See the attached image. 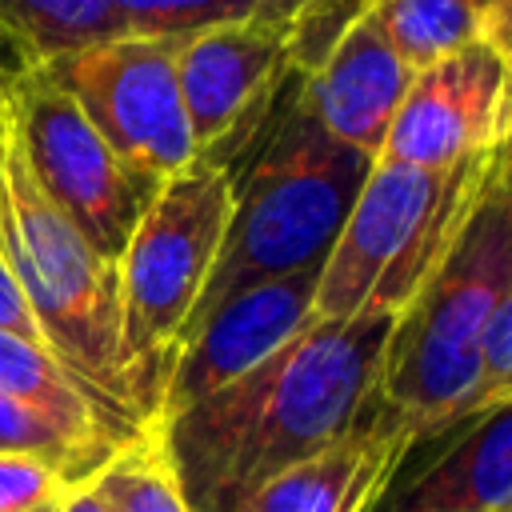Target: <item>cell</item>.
<instances>
[{
    "label": "cell",
    "mask_w": 512,
    "mask_h": 512,
    "mask_svg": "<svg viewBox=\"0 0 512 512\" xmlns=\"http://www.w3.org/2000/svg\"><path fill=\"white\" fill-rule=\"evenodd\" d=\"M396 320L312 316L252 372L164 416L160 436L188 508L232 512L276 472L336 444L376 392Z\"/></svg>",
    "instance_id": "cell-1"
},
{
    "label": "cell",
    "mask_w": 512,
    "mask_h": 512,
    "mask_svg": "<svg viewBox=\"0 0 512 512\" xmlns=\"http://www.w3.org/2000/svg\"><path fill=\"white\" fill-rule=\"evenodd\" d=\"M216 164L232 180V220L184 336L228 296L320 268L372 168L316 124L300 96V72L284 76L252 132Z\"/></svg>",
    "instance_id": "cell-2"
},
{
    "label": "cell",
    "mask_w": 512,
    "mask_h": 512,
    "mask_svg": "<svg viewBox=\"0 0 512 512\" xmlns=\"http://www.w3.org/2000/svg\"><path fill=\"white\" fill-rule=\"evenodd\" d=\"M512 292V124L488 148L468 208L436 268L400 312L372 392L412 444L452 432L480 360V336Z\"/></svg>",
    "instance_id": "cell-3"
},
{
    "label": "cell",
    "mask_w": 512,
    "mask_h": 512,
    "mask_svg": "<svg viewBox=\"0 0 512 512\" xmlns=\"http://www.w3.org/2000/svg\"><path fill=\"white\" fill-rule=\"evenodd\" d=\"M0 68V256L16 276L48 352L92 396L104 424L132 440L148 428L120 340L116 268L104 264L68 216L36 188L16 128L12 80Z\"/></svg>",
    "instance_id": "cell-4"
},
{
    "label": "cell",
    "mask_w": 512,
    "mask_h": 512,
    "mask_svg": "<svg viewBox=\"0 0 512 512\" xmlns=\"http://www.w3.org/2000/svg\"><path fill=\"white\" fill-rule=\"evenodd\" d=\"M228 220V168L196 156L160 184L116 260L124 364L148 424L160 420V400L184 324L216 268Z\"/></svg>",
    "instance_id": "cell-5"
},
{
    "label": "cell",
    "mask_w": 512,
    "mask_h": 512,
    "mask_svg": "<svg viewBox=\"0 0 512 512\" xmlns=\"http://www.w3.org/2000/svg\"><path fill=\"white\" fill-rule=\"evenodd\" d=\"M484 156L452 168H416L376 156L332 252L320 264L312 316H400L448 248Z\"/></svg>",
    "instance_id": "cell-6"
},
{
    "label": "cell",
    "mask_w": 512,
    "mask_h": 512,
    "mask_svg": "<svg viewBox=\"0 0 512 512\" xmlns=\"http://www.w3.org/2000/svg\"><path fill=\"white\" fill-rule=\"evenodd\" d=\"M12 104L20 152L36 188L68 216L84 244L116 268L164 180L124 164L44 64H32L12 80Z\"/></svg>",
    "instance_id": "cell-7"
},
{
    "label": "cell",
    "mask_w": 512,
    "mask_h": 512,
    "mask_svg": "<svg viewBox=\"0 0 512 512\" xmlns=\"http://www.w3.org/2000/svg\"><path fill=\"white\" fill-rule=\"evenodd\" d=\"M176 44L180 40L116 36L40 64L124 164L168 180L196 160L176 84Z\"/></svg>",
    "instance_id": "cell-8"
},
{
    "label": "cell",
    "mask_w": 512,
    "mask_h": 512,
    "mask_svg": "<svg viewBox=\"0 0 512 512\" xmlns=\"http://www.w3.org/2000/svg\"><path fill=\"white\" fill-rule=\"evenodd\" d=\"M288 64V24L244 16L200 28L176 44V84L196 156H228L260 120Z\"/></svg>",
    "instance_id": "cell-9"
},
{
    "label": "cell",
    "mask_w": 512,
    "mask_h": 512,
    "mask_svg": "<svg viewBox=\"0 0 512 512\" xmlns=\"http://www.w3.org/2000/svg\"><path fill=\"white\" fill-rule=\"evenodd\" d=\"M512 124V76L488 40H472L412 72L384 160L452 168L484 156Z\"/></svg>",
    "instance_id": "cell-10"
},
{
    "label": "cell",
    "mask_w": 512,
    "mask_h": 512,
    "mask_svg": "<svg viewBox=\"0 0 512 512\" xmlns=\"http://www.w3.org/2000/svg\"><path fill=\"white\" fill-rule=\"evenodd\" d=\"M316 280H320V268L292 272L280 280L252 284V288L228 296L220 308H212L184 336V344L172 360L164 400H160V420L200 404L204 396H212L224 384L252 372L280 344H288L312 320Z\"/></svg>",
    "instance_id": "cell-11"
},
{
    "label": "cell",
    "mask_w": 512,
    "mask_h": 512,
    "mask_svg": "<svg viewBox=\"0 0 512 512\" xmlns=\"http://www.w3.org/2000/svg\"><path fill=\"white\" fill-rule=\"evenodd\" d=\"M408 80L412 68L400 60L380 24L364 12L336 36L320 64L300 76V96L332 140L376 160Z\"/></svg>",
    "instance_id": "cell-12"
},
{
    "label": "cell",
    "mask_w": 512,
    "mask_h": 512,
    "mask_svg": "<svg viewBox=\"0 0 512 512\" xmlns=\"http://www.w3.org/2000/svg\"><path fill=\"white\" fill-rule=\"evenodd\" d=\"M412 440L368 400L364 416L324 452L276 472L232 512H368L400 472Z\"/></svg>",
    "instance_id": "cell-13"
},
{
    "label": "cell",
    "mask_w": 512,
    "mask_h": 512,
    "mask_svg": "<svg viewBox=\"0 0 512 512\" xmlns=\"http://www.w3.org/2000/svg\"><path fill=\"white\" fill-rule=\"evenodd\" d=\"M424 472L384 488L368 512H504L512 508V396L460 424Z\"/></svg>",
    "instance_id": "cell-14"
},
{
    "label": "cell",
    "mask_w": 512,
    "mask_h": 512,
    "mask_svg": "<svg viewBox=\"0 0 512 512\" xmlns=\"http://www.w3.org/2000/svg\"><path fill=\"white\" fill-rule=\"evenodd\" d=\"M0 392L56 424L92 460H108L124 440L104 424L92 396L68 376V368L36 340L0 332Z\"/></svg>",
    "instance_id": "cell-15"
},
{
    "label": "cell",
    "mask_w": 512,
    "mask_h": 512,
    "mask_svg": "<svg viewBox=\"0 0 512 512\" xmlns=\"http://www.w3.org/2000/svg\"><path fill=\"white\" fill-rule=\"evenodd\" d=\"M492 4L496 0H372L368 16L416 72L472 40H484Z\"/></svg>",
    "instance_id": "cell-16"
},
{
    "label": "cell",
    "mask_w": 512,
    "mask_h": 512,
    "mask_svg": "<svg viewBox=\"0 0 512 512\" xmlns=\"http://www.w3.org/2000/svg\"><path fill=\"white\" fill-rule=\"evenodd\" d=\"M0 32L28 56L52 60L124 36L108 0H0Z\"/></svg>",
    "instance_id": "cell-17"
},
{
    "label": "cell",
    "mask_w": 512,
    "mask_h": 512,
    "mask_svg": "<svg viewBox=\"0 0 512 512\" xmlns=\"http://www.w3.org/2000/svg\"><path fill=\"white\" fill-rule=\"evenodd\" d=\"M108 512H192L168 460L160 420L124 440L92 476Z\"/></svg>",
    "instance_id": "cell-18"
},
{
    "label": "cell",
    "mask_w": 512,
    "mask_h": 512,
    "mask_svg": "<svg viewBox=\"0 0 512 512\" xmlns=\"http://www.w3.org/2000/svg\"><path fill=\"white\" fill-rule=\"evenodd\" d=\"M124 24V36L184 40L200 28L244 20L260 12L252 0H108Z\"/></svg>",
    "instance_id": "cell-19"
},
{
    "label": "cell",
    "mask_w": 512,
    "mask_h": 512,
    "mask_svg": "<svg viewBox=\"0 0 512 512\" xmlns=\"http://www.w3.org/2000/svg\"><path fill=\"white\" fill-rule=\"evenodd\" d=\"M0 452H36V456H48L72 480H88V476H96L104 468L80 444H72L56 424H48L44 416H36L32 408H24L20 400H12L4 392H0Z\"/></svg>",
    "instance_id": "cell-20"
},
{
    "label": "cell",
    "mask_w": 512,
    "mask_h": 512,
    "mask_svg": "<svg viewBox=\"0 0 512 512\" xmlns=\"http://www.w3.org/2000/svg\"><path fill=\"white\" fill-rule=\"evenodd\" d=\"M508 396H512V292L496 304V312L480 336L476 380H472V392H468L452 428H460L464 420H472L476 412H484L492 404H504Z\"/></svg>",
    "instance_id": "cell-21"
},
{
    "label": "cell",
    "mask_w": 512,
    "mask_h": 512,
    "mask_svg": "<svg viewBox=\"0 0 512 512\" xmlns=\"http://www.w3.org/2000/svg\"><path fill=\"white\" fill-rule=\"evenodd\" d=\"M76 484L60 464L36 452H0V512H40Z\"/></svg>",
    "instance_id": "cell-22"
},
{
    "label": "cell",
    "mask_w": 512,
    "mask_h": 512,
    "mask_svg": "<svg viewBox=\"0 0 512 512\" xmlns=\"http://www.w3.org/2000/svg\"><path fill=\"white\" fill-rule=\"evenodd\" d=\"M0 332H12V336H20V340L44 344L40 324H36V316H32V308H28V300H24L20 284H16V276L8 272L4 256H0ZM44 348H48V344H44Z\"/></svg>",
    "instance_id": "cell-23"
},
{
    "label": "cell",
    "mask_w": 512,
    "mask_h": 512,
    "mask_svg": "<svg viewBox=\"0 0 512 512\" xmlns=\"http://www.w3.org/2000/svg\"><path fill=\"white\" fill-rule=\"evenodd\" d=\"M484 40L496 48V56L504 60L508 76H512V0H496L484 24Z\"/></svg>",
    "instance_id": "cell-24"
},
{
    "label": "cell",
    "mask_w": 512,
    "mask_h": 512,
    "mask_svg": "<svg viewBox=\"0 0 512 512\" xmlns=\"http://www.w3.org/2000/svg\"><path fill=\"white\" fill-rule=\"evenodd\" d=\"M56 512H108V508H104V500L88 476V480H76L64 488V496L56 500Z\"/></svg>",
    "instance_id": "cell-25"
},
{
    "label": "cell",
    "mask_w": 512,
    "mask_h": 512,
    "mask_svg": "<svg viewBox=\"0 0 512 512\" xmlns=\"http://www.w3.org/2000/svg\"><path fill=\"white\" fill-rule=\"evenodd\" d=\"M32 64H36V60H28V56L0 32V68H16V72H24V68H32Z\"/></svg>",
    "instance_id": "cell-26"
},
{
    "label": "cell",
    "mask_w": 512,
    "mask_h": 512,
    "mask_svg": "<svg viewBox=\"0 0 512 512\" xmlns=\"http://www.w3.org/2000/svg\"><path fill=\"white\" fill-rule=\"evenodd\" d=\"M40 512H56V504H48V508H40Z\"/></svg>",
    "instance_id": "cell-27"
},
{
    "label": "cell",
    "mask_w": 512,
    "mask_h": 512,
    "mask_svg": "<svg viewBox=\"0 0 512 512\" xmlns=\"http://www.w3.org/2000/svg\"><path fill=\"white\" fill-rule=\"evenodd\" d=\"M504 512H512V508H504Z\"/></svg>",
    "instance_id": "cell-28"
}]
</instances>
